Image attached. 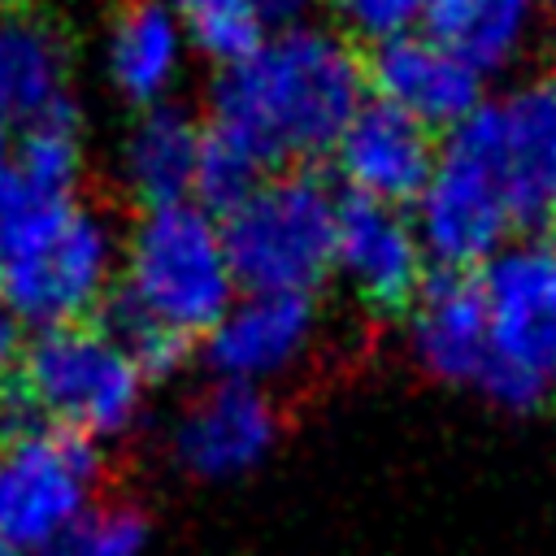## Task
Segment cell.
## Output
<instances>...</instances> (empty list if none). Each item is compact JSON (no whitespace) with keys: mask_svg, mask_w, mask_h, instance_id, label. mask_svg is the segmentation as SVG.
<instances>
[{"mask_svg":"<svg viewBox=\"0 0 556 556\" xmlns=\"http://www.w3.org/2000/svg\"><path fill=\"white\" fill-rule=\"evenodd\" d=\"M369 104V74L352 39L326 22L278 26L243 61L213 74L208 126L265 165L326 156Z\"/></svg>","mask_w":556,"mask_h":556,"instance_id":"obj_1","label":"cell"},{"mask_svg":"<svg viewBox=\"0 0 556 556\" xmlns=\"http://www.w3.org/2000/svg\"><path fill=\"white\" fill-rule=\"evenodd\" d=\"M113 300L187 343L195 334L208 339L239 300L222 217L195 200L139 208L122 239V282Z\"/></svg>","mask_w":556,"mask_h":556,"instance_id":"obj_2","label":"cell"},{"mask_svg":"<svg viewBox=\"0 0 556 556\" xmlns=\"http://www.w3.org/2000/svg\"><path fill=\"white\" fill-rule=\"evenodd\" d=\"M122 230L96 204L65 200L43 208L0 269L4 308L39 330L83 326L113 304L122 282Z\"/></svg>","mask_w":556,"mask_h":556,"instance_id":"obj_3","label":"cell"},{"mask_svg":"<svg viewBox=\"0 0 556 556\" xmlns=\"http://www.w3.org/2000/svg\"><path fill=\"white\" fill-rule=\"evenodd\" d=\"M334 187L313 169L269 174L230 217H222L239 291L313 295L334 269Z\"/></svg>","mask_w":556,"mask_h":556,"instance_id":"obj_4","label":"cell"},{"mask_svg":"<svg viewBox=\"0 0 556 556\" xmlns=\"http://www.w3.org/2000/svg\"><path fill=\"white\" fill-rule=\"evenodd\" d=\"M13 378L48 426L87 439L122 434L148 395V374L104 321L39 330L22 348Z\"/></svg>","mask_w":556,"mask_h":556,"instance_id":"obj_5","label":"cell"},{"mask_svg":"<svg viewBox=\"0 0 556 556\" xmlns=\"http://www.w3.org/2000/svg\"><path fill=\"white\" fill-rule=\"evenodd\" d=\"M478 282L491 317V361L478 387L504 408L556 404V252L513 243Z\"/></svg>","mask_w":556,"mask_h":556,"instance_id":"obj_6","label":"cell"},{"mask_svg":"<svg viewBox=\"0 0 556 556\" xmlns=\"http://www.w3.org/2000/svg\"><path fill=\"white\" fill-rule=\"evenodd\" d=\"M413 226L426 256L447 274H482L508 248V230H517V222L500 174L469 122L447 135L439 169L426 195L413 204Z\"/></svg>","mask_w":556,"mask_h":556,"instance_id":"obj_7","label":"cell"},{"mask_svg":"<svg viewBox=\"0 0 556 556\" xmlns=\"http://www.w3.org/2000/svg\"><path fill=\"white\" fill-rule=\"evenodd\" d=\"M100 478L96 439L48 426L30 439L0 443V539L9 547H48Z\"/></svg>","mask_w":556,"mask_h":556,"instance_id":"obj_8","label":"cell"},{"mask_svg":"<svg viewBox=\"0 0 556 556\" xmlns=\"http://www.w3.org/2000/svg\"><path fill=\"white\" fill-rule=\"evenodd\" d=\"M478 130L517 226H547L556 217V70L482 104Z\"/></svg>","mask_w":556,"mask_h":556,"instance_id":"obj_9","label":"cell"},{"mask_svg":"<svg viewBox=\"0 0 556 556\" xmlns=\"http://www.w3.org/2000/svg\"><path fill=\"white\" fill-rule=\"evenodd\" d=\"M317 304L313 295H278V291H239L230 313L208 330L204 361L217 382L269 387L295 374L317 348Z\"/></svg>","mask_w":556,"mask_h":556,"instance_id":"obj_10","label":"cell"},{"mask_svg":"<svg viewBox=\"0 0 556 556\" xmlns=\"http://www.w3.org/2000/svg\"><path fill=\"white\" fill-rule=\"evenodd\" d=\"M365 74L378 104L421 122L426 130L452 135L486 104L482 74L426 30L374 48V56L365 61Z\"/></svg>","mask_w":556,"mask_h":556,"instance_id":"obj_11","label":"cell"},{"mask_svg":"<svg viewBox=\"0 0 556 556\" xmlns=\"http://www.w3.org/2000/svg\"><path fill=\"white\" fill-rule=\"evenodd\" d=\"M439 152L443 148H434V130L369 100L356 113V122L343 130L330 156H334V174L348 195L408 208L426 195L439 169Z\"/></svg>","mask_w":556,"mask_h":556,"instance_id":"obj_12","label":"cell"},{"mask_svg":"<svg viewBox=\"0 0 556 556\" xmlns=\"http://www.w3.org/2000/svg\"><path fill=\"white\" fill-rule=\"evenodd\" d=\"M426 248L404 208L343 195L334 230V274L378 313L408 308L421 291Z\"/></svg>","mask_w":556,"mask_h":556,"instance_id":"obj_13","label":"cell"},{"mask_svg":"<svg viewBox=\"0 0 556 556\" xmlns=\"http://www.w3.org/2000/svg\"><path fill=\"white\" fill-rule=\"evenodd\" d=\"M191 52V35L165 0H126L104 22L100 74L117 100L143 113L156 104H174Z\"/></svg>","mask_w":556,"mask_h":556,"instance_id":"obj_14","label":"cell"},{"mask_svg":"<svg viewBox=\"0 0 556 556\" xmlns=\"http://www.w3.org/2000/svg\"><path fill=\"white\" fill-rule=\"evenodd\" d=\"M278 439V408L261 387L213 382L174 426V456L200 478H235L265 460Z\"/></svg>","mask_w":556,"mask_h":556,"instance_id":"obj_15","label":"cell"},{"mask_svg":"<svg viewBox=\"0 0 556 556\" xmlns=\"http://www.w3.org/2000/svg\"><path fill=\"white\" fill-rule=\"evenodd\" d=\"M408 343L434 378L478 387L491 361V317L478 274H430L408 304Z\"/></svg>","mask_w":556,"mask_h":556,"instance_id":"obj_16","label":"cell"},{"mask_svg":"<svg viewBox=\"0 0 556 556\" xmlns=\"http://www.w3.org/2000/svg\"><path fill=\"white\" fill-rule=\"evenodd\" d=\"M204 130L182 104H156L135 113L117 143V187L139 208L182 204L195 191V165L204 148Z\"/></svg>","mask_w":556,"mask_h":556,"instance_id":"obj_17","label":"cell"},{"mask_svg":"<svg viewBox=\"0 0 556 556\" xmlns=\"http://www.w3.org/2000/svg\"><path fill=\"white\" fill-rule=\"evenodd\" d=\"M61 104H70V43L61 26L35 9L0 13V117L22 130Z\"/></svg>","mask_w":556,"mask_h":556,"instance_id":"obj_18","label":"cell"},{"mask_svg":"<svg viewBox=\"0 0 556 556\" xmlns=\"http://www.w3.org/2000/svg\"><path fill=\"white\" fill-rule=\"evenodd\" d=\"M534 9L539 0H434L426 35H434L478 74H491L521 52Z\"/></svg>","mask_w":556,"mask_h":556,"instance_id":"obj_19","label":"cell"},{"mask_svg":"<svg viewBox=\"0 0 556 556\" xmlns=\"http://www.w3.org/2000/svg\"><path fill=\"white\" fill-rule=\"evenodd\" d=\"M200 56H208L217 70L243 61L252 48H261L278 26L300 22L304 0H165Z\"/></svg>","mask_w":556,"mask_h":556,"instance_id":"obj_20","label":"cell"},{"mask_svg":"<svg viewBox=\"0 0 556 556\" xmlns=\"http://www.w3.org/2000/svg\"><path fill=\"white\" fill-rule=\"evenodd\" d=\"M83 165H87V135L74 100L43 113L39 122H26L13 139L9 169L22 178V187H30L48 204L74 200L83 182Z\"/></svg>","mask_w":556,"mask_h":556,"instance_id":"obj_21","label":"cell"},{"mask_svg":"<svg viewBox=\"0 0 556 556\" xmlns=\"http://www.w3.org/2000/svg\"><path fill=\"white\" fill-rule=\"evenodd\" d=\"M269 178V165L248 152L239 139L222 135V130H204V148H200V165H195V191L191 200L200 208H208L213 217H230L261 182Z\"/></svg>","mask_w":556,"mask_h":556,"instance_id":"obj_22","label":"cell"},{"mask_svg":"<svg viewBox=\"0 0 556 556\" xmlns=\"http://www.w3.org/2000/svg\"><path fill=\"white\" fill-rule=\"evenodd\" d=\"M148 539V521L130 504H100L83 508L48 547L43 556H139Z\"/></svg>","mask_w":556,"mask_h":556,"instance_id":"obj_23","label":"cell"},{"mask_svg":"<svg viewBox=\"0 0 556 556\" xmlns=\"http://www.w3.org/2000/svg\"><path fill=\"white\" fill-rule=\"evenodd\" d=\"M430 4L434 0H326V9L334 17V30L348 35L352 43L361 39V43H374V48L426 30Z\"/></svg>","mask_w":556,"mask_h":556,"instance_id":"obj_24","label":"cell"},{"mask_svg":"<svg viewBox=\"0 0 556 556\" xmlns=\"http://www.w3.org/2000/svg\"><path fill=\"white\" fill-rule=\"evenodd\" d=\"M117 339H122V348L139 361V369L148 374V382H156V378H169L182 361H187V339H178V334H169V330H161L156 321H148V317H139V313H130L126 304H117L113 300V313H109V321H104Z\"/></svg>","mask_w":556,"mask_h":556,"instance_id":"obj_25","label":"cell"},{"mask_svg":"<svg viewBox=\"0 0 556 556\" xmlns=\"http://www.w3.org/2000/svg\"><path fill=\"white\" fill-rule=\"evenodd\" d=\"M43 208H52V204L39 200L30 187H22V178H17L13 169L0 174V269H4V261H9V252H13V243H17V235H22Z\"/></svg>","mask_w":556,"mask_h":556,"instance_id":"obj_26","label":"cell"},{"mask_svg":"<svg viewBox=\"0 0 556 556\" xmlns=\"http://www.w3.org/2000/svg\"><path fill=\"white\" fill-rule=\"evenodd\" d=\"M17 361H22V321L0 300V382L17 374Z\"/></svg>","mask_w":556,"mask_h":556,"instance_id":"obj_27","label":"cell"},{"mask_svg":"<svg viewBox=\"0 0 556 556\" xmlns=\"http://www.w3.org/2000/svg\"><path fill=\"white\" fill-rule=\"evenodd\" d=\"M13 139H17V135H13V126L0 117V174H4V169H9V161H13Z\"/></svg>","mask_w":556,"mask_h":556,"instance_id":"obj_28","label":"cell"},{"mask_svg":"<svg viewBox=\"0 0 556 556\" xmlns=\"http://www.w3.org/2000/svg\"><path fill=\"white\" fill-rule=\"evenodd\" d=\"M539 9L552 17V26H556V0H539Z\"/></svg>","mask_w":556,"mask_h":556,"instance_id":"obj_29","label":"cell"},{"mask_svg":"<svg viewBox=\"0 0 556 556\" xmlns=\"http://www.w3.org/2000/svg\"><path fill=\"white\" fill-rule=\"evenodd\" d=\"M9 9H26V0H0V13H9Z\"/></svg>","mask_w":556,"mask_h":556,"instance_id":"obj_30","label":"cell"},{"mask_svg":"<svg viewBox=\"0 0 556 556\" xmlns=\"http://www.w3.org/2000/svg\"><path fill=\"white\" fill-rule=\"evenodd\" d=\"M547 239H552V243H547V248H552V252H556V217H552V222H547Z\"/></svg>","mask_w":556,"mask_h":556,"instance_id":"obj_31","label":"cell"},{"mask_svg":"<svg viewBox=\"0 0 556 556\" xmlns=\"http://www.w3.org/2000/svg\"><path fill=\"white\" fill-rule=\"evenodd\" d=\"M0 556H17V547H9V543L0 539Z\"/></svg>","mask_w":556,"mask_h":556,"instance_id":"obj_32","label":"cell"}]
</instances>
